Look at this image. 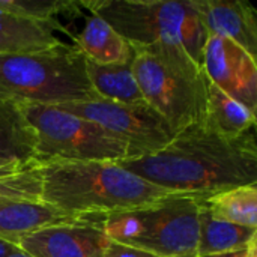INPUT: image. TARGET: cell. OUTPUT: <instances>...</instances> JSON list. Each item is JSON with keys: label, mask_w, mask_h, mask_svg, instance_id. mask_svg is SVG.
Instances as JSON below:
<instances>
[{"label": "cell", "mask_w": 257, "mask_h": 257, "mask_svg": "<svg viewBox=\"0 0 257 257\" xmlns=\"http://www.w3.org/2000/svg\"><path fill=\"white\" fill-rule=\"evenodd\" d=\"M117 164L172 196L206 199L229 188L257 185L254 130L227 137L205 120L197 122L176 133L160 152Z\"/></svg>", "instance_id": "6da1fadb"}, {"label": "cell", "mask_w": 257, "mask_h": 257, "mask_svg": "<svg viewBox=\"0 0 257 257\" xmlns=\"http://www.w3.org/2000/svg\"><path fill=\"white\" fill-rule=\"evenodd\" d=\"M41 175V200L75 218L142 209L172 196L117 163H45Z\"/></svg>", "instance_id": "7a4b0ae2"}, {"label": "cell", "mask_w": 257, "mask_h": 257, "mask_svg": "<svg viewBox=\"0 0 257 257\" xmlns=\"http://www.w3.org/2000/svg\"><path fill=\"white\" fill-rule=\"evenodd\" d=\"M133 72L151 108L176 133L205 120L209 80L181 45L133 47Z\"/></svg>", "instance_id": "3957f363"}, {"label": "cell", "mask_w": 257, "mask_h": 257, "mask_svg": "<svg viewBox=\"0 0 257 257\" xmlns=\"http://www.w3.org/2000/svg\"><path fill=\"white\" fill-rule=\"evenodd\" d=\"M96 98L84 56L59 42L17 54H0V99L21 104L60 105Z\"/></svg>", "instance_id": "277c9868"}, {"label": "cell", "mask_w": 257, "mask_h": 257, "mask_svg": "<svg viewBox=\"0 0 257 257\" xmlns=\"http://www.w3.org/2000/svg\"><path fill=\"white\" fill-rule=\"evenodd\" d=\"M133 47L181 45L202 65L208 35L194 0H96L83 2Z\"/></svg>", "instance_id": "5b68a950"}, {"label": "cell", "mask_w": 257, "mask_h": 257, "mask_svg": "<svg viewBox=\"0 0 257 257\" xmlns=\"http://www.w3.org/2000/svg\"><path fill=\"white\" fill-rule=\"evenodd\" d=\"M202 200L191 196L167 199L134 211L101 217L108 241L160 257H197Z\"/></svg>", "instance_id": "8992f818"}, {"label": "cell", "mask_w": 257, "mask_h": 257, "mask_svg": "<svg viewBox=\"0 0 257 257\" xmlns=\"http://www.w3.org/2000/svg\"><path fill=\"white\" fill-rule=\"evenodd\" d=\"M24 117L36 136L35 161L120 163L130 160L128 146L96 123L54 105L21 104Z\"/></svg>", "instance_id": "52a82bcc"}, {"label": "cell", "mask_w": 257, "mask_h": 257, "mask_svg": "<svg viewBox=\"0 0 257 257\" xmlns=\"http://www.w3.org/2000/svg\"><path fill=\"white\" fill-rule=\"evenodd\" d=\"M54 107L96 123L123 142L130 149V160L154 155L175 137L166 119L149 105L120 104L96 96Z\"/></svg>", "instance_id": "ba28073f"}, {"label": "cell", "mask_w": 257, "mask_h": 257, "mask_svg": "<svg viewBox=\"0 0 257 257\" xmlns=\"http://www.w3.org/2000/svg\"><path fill=\"white\" fill-rule=\"evenodd\" d=\"M202 66L214 86L256 113L257 62L242 47L221 36H208Z\"/></svg>", "instance_id": "9c48e42d"}, {"label": "cell", "mask_w": 257, "mask_h": 257, "mask_svg": "<svg viewBox=\"0 0 257 257\" xmlns=\"http://www.w3.org/2000/svg\"><path fill=\"white\" fill-rule=\"evenodd\" d=\"M101 217L59 224L26 235L17 247L32 257H102L108 238L99 227Z\"/></svg>", "instance_id": "30bf717a"}, {"label": "cell", "mask_w": 257, "mask_h": 257, "mask_svg": "<svg viewBox=\"0 0 257 257\" xmlns=\"http://www.w3.org/2000/svg\"><path fill=\"white\" fill-rule=\"evenodd\" d=\"M208 36H221L257 57V12L244 0H194Z\"/></svg>", "instance_id": "8fae6325"}, {"label": "cell", "mask_w": 257, "mask_h": 257, "mask_svg": "<svg viewBox=\"0 0 257 257\" xmlns=\"http://www.w3.org/2000/svg\"><path fill=\"white\" fill-rule=\"evenodd\" d=\"M44 203L42 200H14L0 203V239L17 245L39 229L83 221Z\"/></svg>", "instance_id": "7c38bea8"}, {"label": "cell", "mask_w": 257, "mask_h": 257, "mask_svg": "<svg viewBox=\"0 0 257 257\" xmlns=\"http://www.w3.org/2000/svg\"><path fill=\"white\" fill-rule=\"evenodd\" d=\"M74 47L86 60L98 65H117L133 59L134 50L101 17L92 14L83 29L72 36Z\"/></svg>", "instance_id": "4fadbf2b"}, {"label": "cell", "mask_w": 257, "mask_h": 257, "mask_svg": "<svg viewBox=\"0 0 257 257\" xmlns=\"http://www.w3.org/2000/svg\"><path fill=\"white\" fill-rule=\"evenodd\" d=\"M56 24L0 11V54L32 53L59 44Z\"/></svg>", "instance_id": "5bb4252c"}, {"label": "cell", "mask_w": 257, "mask_h": 257, "mask_svg": "<svg viewBox=\"0 0 257 257\" xmlns=\"http://www.w3.org/2000/svg\"><path fill=\"white\" fill-rule=\"evenodd\" d=\"M86 71L96 96L120 104L148 105L133 72V59L117 65H98L86 60Z\"/></svg>", "instance_id": "9a60e30c"}, {"label": "cell", "mask_w": 257, "mask_h": 257, "mask_svg": "<svg viewBox=\"0 0 257 257\" xmlns=\"http://www.w3.org/2000/svg\"><path fill=\"white\" fill-rule=\"evenodd\" d=\"M257 241V229L236 226L214 218L202 200L199 217V244L197 256L220 254L247 248Z\"/></svg>", "instance_id": "2e32d148"}, {"label": "cell", "mask_w": 257, "mask_h": 257, "mask_svg": "<svg viewBox=\"0 0 257 257\" xmlns=\"http://www.w3.org/2000/svg\"><path fill=\"white\" fill-rule=\"evenodd\" d=\"M36 136L18 104L0 99V158L36 163ZM38 164V163H36Z\"/></svg>", "instance_id": "e0dca14e"}, {"label": "cell", "mask_w": 257, "mask_h": 257, "mask_svg": "<svg viewBox=\"0 0 257 257\" xmlns=\"http://www.w3.org/2000/svg\"><path fill=\"white\" fill-rule=\"evenodd\" d=\"M205 123L214 131L238 137L256 126V113L236 102L209 81Z\"/></svg>", "instance_id": "ac0fdd59"}, {"label": "cell", "mask_w": 257, "mask_h": 257, "mask_svg": "<svg viewBox=\"0 0 257 257\" xmlns=\"http://www.w3.org/2000/svg\"><path fill=\"white\" fill-rule=\"evenodd\" d=\"M209 214L221 221L257 229V185L229 188L203 199Z\"/></svg>", "instance_id": "d6986e66"}, {"label": "cell", "mask_w": 257, "mask_h": 257, "mask_svg": "<svg viewBox=\"0 0 257 257\" xmlns=\"http://www.w3.org/2000/svg\"><path fill=\"white\" fill-rule=\"evenodd\" d=\"M77 8L66 0H0V11L44 23H57L56 15L72 14Z\"/></svg>", "instance_id": "ffe728a7"}, {"label": "cell", "mask_w": 257, "mask_h": 257, "mask_svg": "<svg viewBox=\"0 0 257 257\" xmlns=\"http://www.w3.org/2000/svg\"><path fill=\"white\" fill-rule=\"evenodd\" d=\"M41 166L8 176H0V203L14 200H41Z\"/></svg>", "instance_id": "44dd1931"}, {"label": "cell", "mask_w": 257, "mask_h": 257, "mask_svg": "<svg viewBox=\"0 0 257 257\" xmlns=\"http://www.w3.org/2000/svg\"><path fill=\"white\" fill-rule=\"evenodd\" d=\"M102 257H160L152 254V253H148L145 250H140V248H134V247H128V245H123V244H119V242H113L110 241L105 251H104V256Z\"/></svg>", "instance_id": "7402d4cb"}, {"label": "cell", "mask_w": 257, "mask_h": 257, "mask_svg": "<svg viewBox=\"0 0 257 257\" xmlns=\"http://www.w3.org/2000/svg\"><path fill=\"white\" fill-rule=\"evenodd\" d=\"M39 164L36 163H21V161H15V160H5V158H0V176H8V175H14V173H18V172H24L27 169H32V167H36Z\"/></svg>", "instance_id": "603a6c76"}, {"label": "cell", "mask_w": 257, "mask_h": 257, "mask_svg": "<svg viewBox=\"0 0 257 257\" xmlns=\"http://www.w3.org/2000/svg\"><path fill=\"white\" fill-rule=\"evenodd\" d=\"M197 257H257V241L250 244L247 248L236 250V251H229V253H220V254H208V256Z\"/></svg>", "instance_id": "cb8c5ba5"}, {"label": "cell", "mask_w": 257, "mask_h": 257, "mask_svg": "<svg viewBox=\"0 0 257 257\" xmlns=\"http://www.w3.org/2000/svg\"><path fill=\"white\" fill-rule=\"evenodd\" d=\"M18 247L11 244V242H6V241H2L0 239V257H6L9 256L12 251H15Z\"/></svg>", "instance_id": "d4e9b609"}, {"label": "cell", "mask_w": 257, "mask_h": 257, "mask_svg": "<svg viewBox=\"0 0 257 257\" xmlns=\"http://www.w3.org/2000/svg\"><path fill=\"white\" fill-rule=\"evenodd\" d=\"M6 257H32V256H29L27 253H24V251H21L20 248H17L15 251H12L9 256H6Z\"/></svg>", "instance_id": "484cf974"}]
</instances>
